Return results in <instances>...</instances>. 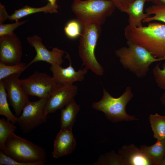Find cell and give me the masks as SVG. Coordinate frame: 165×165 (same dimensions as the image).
Listing matches in <instances>:
<instances>
[{
    "instance_id": "6da1fadb",
    "label": "cell",
    "mask_w": 165,
    "mask_h": 165,
    "mask_svg": "<svg viewBox=\"0 0 165 165\" xmlns=\"http://www.w3.org/2000/svg\"><path fill=\"white\" fill-rule=\"evenodd\" d=\"M124 33L127 41L142 47L154 57L165 60V24L149 22L140 27L128 24Z\"/></svg>"
},
{
    "instance_id": "7a4b0ae2",
    "label": "cell",
    "mask_w": 165,
    "mask_h": 165,
    "mask_svg": "<svg viewBox=\"0 0 165 165\" xmlns=\"http://www.w3.org/2000/svg\"><path fill=\"white\" fill-rule=\"evenodd\" d=\"M127 46L122 47L115 51L116 56L123 68L137 77H145L153 63L163 61L156 58L144 48L129 41Z\"/></svg>"
},
{
    "instance_id": "3957f363",
    "label": "cell",
    "mask_w": 165,
    "mask_h": 165,
    "mask_svg": "<svg viewBox=\"0 0 165 165\" xmlns=\"http://www.w3.org/2000/svg\"><path fill=\"white\" fill-rule=\"evenodd\" d=\"M133 97L130 86L127 87L123 93L117 98L113 97L103 88L101 99L98 101L93 102L92 107L102 112L106 118L113 123L137 120L134 116L128 114L126 110L127 105Z\"/></svg>"
},
{
    "instance_id": "277c9868",
    "label": "cell",
    "mask_w": 165,
    "mask_h": 165,
    "mask_svg": "<svg viewBox=\"0 0 165 165\" xmlns=\"http://www.w3.org/2000/svg\"><path fill=\"white\" fill-rule=\"evenodd\" d=\"M101 26L97 23L82 25V32L79 46V55L82 65L100 76L103 74L104 69L96 58L95 50L101 33Z\"/></svg>"
},
{
    "instance_id": "5b68a950",
    "label": "cell",
    "mask_w": 165,
    "mask_h": 165,
    "mask_svg": "<svg viewBox=\"0 0 165 165\" xmlns=\"http://www.w3.org/2000/svg\"><path fill=\"white\" fill-rule=\"evenodd\" d=\"M116 6L108 0H82L73 1L72 11L81 25L91 23L101 25L114 12Z\"/></svg>"
},
{
    "instance_id": "8992f818",
    "label": "cell",
    "mask_w": 165,
    "mask_h": 165,
    "mask_svg": "<svg viewBox=\"0 0 165 165\" xmlns=\"http://www.w3.org/2000/svg\"><path fill=\"white\" fill-rule=\"evenodd\" d=\"M2 151L7 156L22 162H46V153L44 148L14 133L7 139L5 148Z\"/></svg>"
},
{
    "instance_id": "52a82bcc",
    "label": "cell",
    "mask_w": 165,
    "mask_h": 165,
    "mask_svg": "<svg viewBox=\"0 0 165 165\" xmlns=\"http://www.w3.org/2000/svg\"><path fill=\"white\" fill-rule=\"evenodd\" d=\"M49 98L29 101L24 106L21 114L17 117V123L23 133H28L46 121L45 108Z\"/></svg>"
},
{
    "instance_id": "ba28073f",
    "label": "cell",
    "mask_w": 165,
    "mask_h": 165,
    "mask_svg": "<svg viewBox=\"0 0 165 165\" xmlns=\"http://www.w3.org/2000/svg\"><path fill=\"white\" fill-rule=\"evenodd\" d=\"M20 82L29 96L39 98H49L57 86L52 77L45 73L36 71L27 78L20 79Z\"/></svg>"
},
{
    "instance_id": "9c48e42d",
    "label": "cell",
    "mask_w": 165,
    "mask_h": 165,
    "mask_svg": "<svg viewBox=\"0 0 165 165\" xmlns=\"http://www.w3.org/2000/svg\"><path fill=\"white\" fill-rule=\"evenodd\" d=\"M20 75L13 74L1 80L4 85L9 104L16 117L20 115L24 107L29 101V96L20 83Z\"/></svg>"
},
{
    "instance_id": "30bf717a",
    "label": "cell",
    "mask_w": 165,
    "mask_h": 165,
    "mask_svg": "<svg viewBox=\"0 0 165 165\" xmlns=\"http://www.w3.org/2000/svg\"><path fill=\"white\" fill-rule=\"evenodd\" d=\"M27 41L29 45L33 47L36 51V55L34 59L26 65L25 70L32 64L39 61H44L51 64L61 66L64 61L63 59L65 52L57 47L52 48V50H48L43 44L40 37L35 35L28 37Z\"/></svg>"
},
{
    "instance_id": "8fae6325",
    "label": "cell",
    "mask_w": 165,
    "mask_h": 165,
    "mask_svg": "<svg viewBox=\"0 0 165 165\" xmlns=\"http://www.w3.org/2000/svg\"><path fill=\"white\" fill-rule=\"evenodd\" d=\"M22 55L21 43L15 33L0 37V62L16 64L21 62Z\"/></svg>"
},
{
    "instance_id": "7c38bea8",
    "label": "cell",
    "mask_w": 165,
    "mask_h": 165,
    "mask_svg": "<svg viewBox=\"0 0 165 165\" xmlns=\"http://www.w3.org/2000/svg\"><path fill=\"white\" fill-rule=\"evenodd\" d=\"M77 91L78 87L73 84L57 85L46 104V115L47 116L64 108L74 99Z\"/></svg>"
},
{
    "instance_id": "4fadbf2b",
    "label": "cell",
    "mask_w": 165,
    "mask_h": 165,
    "mask_svg": "<svg viewBox=\"0 0 165 165\" xmlns=\"http://www.w3.org/2000/svg\"><path fill=\"white\" fill-rule=\"evenodd\" d=\"M66 57L69 61L68 66L62 68L61 65H51L50 70L53 74L52 78L57 85L73 84L75 82L82 81L88 69L86 67L76 71L72 65L71 60L69 54L66 53Z\"/></svg>"
},
{
    "instance_id": "5bb4252c",
    "label": "cell",
    "mask_w": 165,
    "mask_h": 165,
    "mask_svg": "<svg viewBox=\"0 0 165 165\" xmlns=\"http://www.w3.org/2000/svg\"><path fill=\"white\" fill-rule=\"evenodd\" d=\"M76 145L72 130L60 129L54 141L52 156L58 158L69 154L75 150Z\"/></svg>"
},
{
    "instance_id": "9a60e30c",
    "label": "cell",
    "mask_w": 165,
    "mask_h": 165,
    "mask_svg": "<svg viewBox=\"0 0 165 165\" xmlns=\"http://www.w3.org/2000/svg\"><path fill=\"white\" fill-rule=\"evenodd\" d=\"M118 153L126 165H154L151 160L133 144L124 145Z\"/></svg>"
},
{
    "instance_id": "2e32d148",
    "label": "cell",
    "mask_w": 165,
    "mask_h": 165,
    "mask_svg": "<svg viewBox=\"0 0 165 165\" xmlns=\"http://www.w3.org/2000/svg\"><path fill=\"white\" fill-rule=\"evenodd\" d=\"M150 0H135L129 6L125 13L128 16L129 25L132 27L142 26V21L150 15L144 12L145 3Z\"/></svg>"
},
{
    "instance_id": "e0dca14e",
    "label": "cell",
    "mask_w": 165,
    "mask_h": 165,
    "mask_svg": "<svg viewBox=\"0 0 165 165\" xmlns=\"http://www.w3.org/2000/svg\"><path fill=\"white\" fill-rule=\"evenodd\" d=\"M80 109L74 99L61 110L60 129L72 130Z\"/></svg>"
},
{
    "instance_id": "ac0fdd59",
    "label": "cell",
    "mask_w": 165,
    "mask_h": 165,
    "mask_svg": "<svg viewBox=\"0 0 165 165\" xmlns=\"http://www.w3.org/2000/svg\"><path fill=\"white\" fill-rule=\"evenodd\" d=\"M58 5H53L48 2L46 6L40 7H33L25 6L18 9L16 10L11 15H9L8 19L18 21L22 18L36 13L43 12L45 13H55L58 12Z\"/></svg>"
},
{
    "instance_id": "d6986e66",
    "label": "cell",
    "mask_w": 165,
    "mask_h": 165,
    "mask_svg": "<svg viewBox=\"0 0 165 165\" xmlns=\"http://www.w3.org/2000/svg\"><path fill=\"white\" fill-rule=\"evenodd\" d=\"M139 148L151 160L154 165H160L165 156V139L157 140L155 144L150 146L141 145Z\"/></svg>"
},
{
    "instance_id": "ffe728a7",
    "label": "cell",
    "mask_w": 165,
    "mask_h": 165,
    "mask_svg": "<svg viewBox=\"0 0 165 165\" xmlns=\"http://www.w3.org/2000/svg\"><path fill=\"white\" fill-rule=\"evenodd\" d=\"M153 136L157 140L165 139V116L157 113L151 114L149 117Z\"/></svg>"
},
{
    "instance_id": "44dd1931",
    "label": "cell",
    "mask_w": 165,
    "mask_h": 165,
    "mask_svg": "<svg viewBox=\"0 0 165 165\" xmlns=\"http://www.w3.org/2000/svg\"><path fill=\"white\" fill-rule=\"evenodd\" d=\"M7 93L3 83L0 81V115L5 116L6 119L15 124L17 122V117L11 111L7 101Z\"/></svg>"
},
{
    "instance_id": "7402d4cb",
    "label": "cell",
    "mask_w": 165,
    "mask_h": 165,
    "mask_svg": "<svg viewBox=\"0 0 165 165\" xmlns=\"http://www.w3.org/2000/svg\"><path fill=\"white\" fill-rule=\"evenodd\" d=\"M16 127L7 119L3 118L0 119V148L3 150L5 144L8 138L16 130Z\"/></svg>"
},
{
    "instance_id": "603a6c76",
    "label": "cell",
    "mask_w": 165,
    "mask_h": 165,
    "mask_svg": "<svg viewBox=\"0 0 165 165\" xmlns=\"http://www.w3.org/2000/svg\"><path fill=\"white\" fill-rule=\"evenodd\" d=\"M146 13L153 15L145 18L142 23H149L153 21H158L165 23V6L156 5H151L146 9Z\"/></svg>"
},
{
    "instance_id": "cb8c5ba5",
    "label": "cell",
    "mask_w": 165,
    "mask_h": 165,
    "mask_svg": "<svg viewBox=\"0 0 165 165\" xmlns=\"http://www.w3.org/2000/svg\"><path fill=\"white\" fill-rule=\"evenodd\" d=\"M94 165H126L122 156L115 152L112 151L100 156Z\"/></svg>"
},
{
    "instance_id": "d4e9b609",
    "label": "cell",
    "mask_w": 165,
    "mask_h": 165,
    "mask_svg": "<svg viewBox=\"0 0 165 165\" xmlns=\"http://www.w3.org/2000/svg\"><path fill=\"white\" fill-rule=\"evenodd\" d=\"M26 66L24 62L13 65H7L0 62V81L13 74L20 75L24 70Z\"/></svg>"
},
{
    "instance_id": "484cf974",
    "label": "cell",
    "mask_w": 165,
    "mask_h": 165,
    "mask_svg": "<svg viewBox=\"0 0 165 165\" xmlns=\"http://www.w3.org/2000/svg\"><path fill=\"white\" fill-rule=\"evenodd\" d=\"M82 30L81 24L77 20H72L68 22L64 28L66 36L72 39L80 37L82 34Z\"/></svg>"
},
{
    "instance_id": "4316f807",
    "label": "cell",
    "mask_w": 165,
    "mask_h": 165,
    "mask_svg": "<svg viewBox=\"0 0 165 165\" xmlns=\"http://www.w3.org/2000/svg\"><path fill=\"white\" fill-rule=\"evenodd\" d=\"M155 81L159 88L165 91V62L162 65V68L158 64L152 70Z\"/></svg>"
},
{
    "instance_id": "83f0119b",
    "label": "cell",
    "mask_w": 165,
    "mask_h": 165,
    "mask_svg": "<svg viewBox=\"0 0 165 165\" xmlns=\"http://www.w3.org/2000/svg\"><path fill=\"white\" fill-rule=\"evenodd\" d=\"M44 162L27 163L20 161L5 154L0 151V165H43Z\"/></svg>"
},
{
    "instance_id": "f1b7e54d",
    "label": "cell",
    "mask_w": 165,
    "mask_h": 165,
    "mask_svg": "<svg viewBox=\"0 0 165 165\" xmlns=\"http://www.w3.org/2000/svg\"><path fill=\"white\" fill-rule=\"evenodd\" d=\"M27 21L25 20L20 22H16L12 24H0V37L13 33L15 29L24 24Z\"/></svg>"
},
{
    "instance_id": "f546056e",
    "label": "cell",
    "mask_w": 165,
    "mask_h": 165,
    "mask_svg": "<svg viewBox=\"0 0 165 165\" xmlns=\"http://www.w3.org/2000/svg\"><path fill=\"white\" fill-rule=\"evenodd\" d=\"M112 2L116 8L125 13L130 4L135 0H108Z\"/></svg>"
},
{
    "instance_id": "4dcf8cb0",
    "label": "cell",
    "mask_w": 165,
    "mask_h": 165,
    "mask_svg": "<svg viewBox=\"0 0 165 165\" xmlns=\"http://www.w3.org/2000/svg\"><path fill=\"white\" fill-rule=\"evenodd\" d=\"M9 15L8 14L5 6L0 4V24L3 23L6 20L8 19Z\"/></svg>"
},
{
    "instance_id": "1f68e13d",
    "label": "cell",
    "mask_w": 165,
    "mask_h": 165,
    "mask_svg": "<svg viewBox=\"0 0 165 165\" xmlns=\"http://www.w3.org/2000/svg\"><path fill=\"white\" fill-rule=\"evenodd\" d=\"M154 5L165 6V0H150Z\"/></svg>"
},
{
    "instance_id": "d6a6232c",
    "label": "cell",
    "mask_w": 165,
    "mask_h": 165,
    "mask_svg": "<svg viewBox=\"0 0 165 165\" xmlns=\"http://www.w3.org/2000/svg\"><path fill=\"white\" fill-rule=\"evenodd\" d=\"M160 99L161 103L165 106V91H164V92L161 96Z\"/></svg>"
},
{
    "instance_id": "836d02e7",
    "label": "cell",
    "mask_w": 165,
    "mask_h": 165,
    "mask_svg": "<svg viewBox=\"0 0 165 165\" xmlns=\"http://www.w3.org/2000/svg\"><path fill=\"white\" fill-rule=\"evenodd\" d=\"M51 4L53 5H57V3L56 0H47Z\"/></svg>"
},
{
    "instance_id": "e575fe53",
    "label": "cell",
    "mask_w": 165,
    "mask_h": 165,
    "mask_svg": "<svg viewBox=\"0 0 165 165\" xmlns=\"http://www.w3.org/2000/svg\"><path fill=\"white\" fill-rule=\"evenodd\" d=\"M160 165H165V156L161 162Z\"/></svg>"
},
{
    "instance_id": "d590c367",
    "label": "cell",
    "mask_w": 165,
    "mask_h": 165,
    "mask_svg": "<svg viewBox=\"0 0 165 165\" xmlns=\"http://www.w3.org/2000/svg\"><path fill=\"white\" fill-rule=\"evenodd\" d=\"M73 1H79V0H73Z\"/></svg>"
}]
</instances>
